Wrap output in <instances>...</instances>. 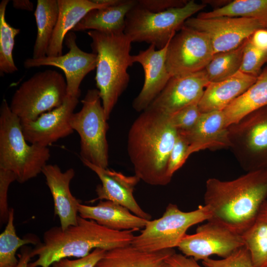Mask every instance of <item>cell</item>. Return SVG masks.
I'll return each instance as SVG.
<instances>
[{
  "instance_id": "cell-1",
  "label": "cell",
  "mask_w": 267,
  "mask_h": 267,
  "mask_svg": "<svg viewBox=\"0 0 267 267\" xmlns=\"http://www.w3.org/2000/svg\"><path fill=\"white\" fill-rule=\"evenodd\" d=\"M267 198V170L247 172L231 180L210 178L206 182L208 220L241 235L254 223Z\"/></svg>"
},
{
  "instance_id": "cell-2",
  "label": "cell",
  "mask_w": 267,
  "mask_h": 267,
  "mask_svg": "<svg viewBox=\"0 0 267 267\" xmlns=\"http://www.w3.org/2000/svg\"><path fill=\"white\" fill-rule=\"evenodd\" d=\"M178 135L169 116L148 109L142 112L130 128L127 149L135 175L144 182L164 186L171 179L167 168Z\"/></svg>"
},
{
  "instance_id": "cell-3",
  "label": "cell",
  "mask_w": 267,
  "mask_h": 267,
  "mask_svg": "<svg viewBox=\"0 0 267 267\" xmlns=\"http://www.w3.org/2000/svg\"><path fill=\"white\" fill-rule=\"evenodd\" d=\"M134 231L111 229L78 215L76 224L64 230L53 226L44 232L43 242L31 252V258H38L28 267H50L63 259L85 257L96 249L108 251L131 245Z\"/></svg>"
},
{
  "instance_id": "cell-4",
  "label": "cell",
  "mask_w": 267,
  "mask_h": 267,
  "mask_svg": "<svg viewBox=\"0 0 267 267\" xmlns=\"http://www.w3.org/2000/svg\"><path fill=\"white\" fill-rule=\"evenodd\" d=\"M92 52L97 55L95 80L108 120L130 81L127 70L134 63L131 39L124 32L89 30Z\"/></svg>"
},
{
  "instance_id": "cell-5",
  "label": "cell",
  "mask_w": 267,
  "mask_h": 267,
  "mask_svg": "<svg viewBox=\"0 0 267 267\" xmlns=\"http://www.w3.org/2000/svg\"><path fill=\"white\" fill-rule=\"evenodd\" d=\"M50 157L47 147L27 143L20 119L3 99L0 108V168L12 172L22 183L42 173Z\"/></svg>"
},
{
  "instance_id": "cell-6",
  "label": "cell",
  "mask_w": 267,
  "mask_h": 267,
  "mask_svg": "<svg viewBox=\"0 0 267 267\" xmlns=\"http://www.w3.org/2000/svg\"><path fill=\"white\" fill-rule=\"evenodd\" d=\"M205 5L193 0L183 6L153 12L136 4L127 13L124 33L133 42H145L160 49L166 46L185 21Z\"/></svg>"
},
{
  "instance_id": "cell-7",
  "label": "cell",
  "mask_w": 267,
  "mask_h": 267,
  "mask_svg": "<svg viewBox=\"0 0 267 267\" xmlns=\"http://www.w3.org/2000/svg\"><path fill=\"white\" fill-rule=\"evenodd\" d=\"M67 95L62 74L48 69L37 72L24 82L14 93L9 107L21 121H34L60 106Z\"/></svg>"
},
{
  "instance_id": "cell-8",
  "label": "cell",
  "mask_w": 267,
  "mask_h": 267,
  "mask_svg": "<svg viewBox=\"0 0 267 267\" xmlns=\"http://www.w3.org/2000/svg\"><path fill=\"white\" fill-rule=\"evenodd\" d=\"M211 217L209 207L200 205L190 212H183L170 203L163 216L148 221L141 233L134 236L131 245L147 252L158 251L178 247L191 226L208 221Z\"/></svg>"
},
{
  "instance_id": "cell-9",
  "label": "cell",
  "mask_w": 267,
  "mask_h": 267,
  "mask_svg": "<svg viewBox=\"0 0 267 267\" xmlns=\"http://www.w3.org/2000/svg\"><path fill=\"white\" fill-rule=\"evenodd\" d=\"M81 109L74 113L70 125L80 137L81 159L101 168L108 165V145L106 138L109 129L99 92L89 89L82 100Z\"/></svg>"
},
{
  "instance_id": "cell-10",
  "label": "cell",
  "mask_w": 267,
  "mask_h": 267,
  "mask_svg": "<svg viewBox=\"0 0 267 267\" xmlns=\"http://www.w3.org/2000/svg\"><path fill=\"white\" fill-rule=\"evenodd\" d=\"M229 148L247 172L267 170V106L227 128Z\"/></svg>"
},
{
  "instance_id": "cell-11",
  "label": "cell",
  "mask_w": 267,
  "mask_h": 267,
  "mask_svg": "<svg viewBox=\"0 0 267 267\" xmlns=\"http://www.w3.org/2000/svg\"><path fill=\"white\" fill-rule=\"evenodd\" d=\"M214 55L208 36L184 25L169 44L166 67L172 77L190 74L205 69Z\"/></svg>"
},
{
  "instance_id": "cell-12",
  "label": "cell",
  "mask_w": 267,
  "mask_h": 267,
  "mask_svg": "<svg viewBox=\"0 0 267 267\" xmlns=\"http://www.w3.org/2000/svg\"><path fill=\"white\" fill-rule=\"evenodd\" d=\"M195 233L186 234L178 248L182 254L196 261L213 255L225 258L244 246L241 235L217 222L208 220Z\"/></svg>"
},
{
  "instance_id": "cell-13",
  "label": "cell",
  "mask_w": 267,
  "mask_h": 267,
  "mask_svg": "<svg viewBox=\"0 0 267 267\" xmlns=\"http://www.w3.org/2000/svg\"><path fill=\"white\" fill-rule=\"evenodd\" d=\"M184 25L205 34L210 41L214 54L237 48L256 30L263 28L255 19L229 16L191 17Z\"/></svg>"
},
{
  "instance_id": "cell-14",
  "label": "cell",
  "mask_w": 267,
  "mask_h": 267,
  "mask_svg": "<svg viewBox=\"0 0 267 267\" xmlns=\"http://www.w3.org/2000/svg\"><path fill=\"white\" fill-rule=\"evenodd\" d=\"M77 36L73 31L66 35L65 44L68 52L58 56H48L26 59L24 66L26 68L52 66L61 69L65 76L67 94L80 97V86L86 75L96 68L97 55L95 53L83 51L77 45Z\"/></svg>"
},
{
  "instance_id": "cell-15",
  "label": "cell",
  "mask_w": 267,
  "mask_h": 267,
  "mask_svg": "<svg viewBox=\"0 0 267 267\" xmlns=\"http://www.w3.org/2000/svg\"><path fill=\"white\" fill-rule=\"evenodd\" d=\"M78 96L67 94L59 107L41 115L36 120L21 121L23 133L27 142L47 147L74 132L70 120L79 102Z\"/></svg>"
},
{
  "instance_id": "cell-16",
  "label": "cell",
  "mask_w": 267,
  "mask_h": 267,
  "mask_svg": "<svg viewBox=\"0 0 267 267\" xmlns=\"http://www.w3.org/2000/svg\"><path fill=\"white\" fill-rule=\"evenodd\" d=\"M209 83L205 69L190 74L172 77L146 109L170 116L186 106L198 104Z\"/></svg>"
},
{
  "instance_id": "cell-17",
  "label": "cell",
  "mask_w": 267,
  "mask_h": 267,
  "mask_svg": "<svg viewBox=\"0 0 267 267\" xmlns=\"http://www.w3.org/2000/svg\"><path fill=\"white\" fill-rule=\"evenodd\" d=\"M85 166L94 172L101 183L97 185V198L93 201L109 200L119 204L136 216L148 221L151 216L144 211L134 196L135 186L140 181L136 176H126L121 172L97 166L89 162L81 159Z\"/></svg>"
},
{
  "instance_id": "cell-18",
  "label": "cell",
  "mask_w": 267,
  "mask_h": 267,
  "mask_svg": "<svg viewBox=\"0 0 267 267\" xmlns=\"http://www.w3.org/2000/svg\"><path fill=\"white\" fill-rule=\"evenodd\" d=\"M170 41L161 49L156 50L155 46L151 44L147 49L133 55L134 63H139L144 73L143 87L132 104L134 109L137 112H142L147 108L172 78L166 64Z\"/></svg>"
},
{
  "instance_id": "cell-19",
  "label": "cell",
  "mask_w": 267,
  "mask_h": 267,
  "mask_svg": "<svg viewBox=\"0 0 267 267\" xmlns=\"http://www.w3.org/2000/svg\"><path fill=\"white\" fill-rule=\"evenodd\" d=\"M46 183L52 196L54 213L60 220V227L64 230L76 224L79 215L80 201L74 196L70 189V184L75 172L70 168L62 172L57 165H46L43 168Z\"/></svg>"
},
{
  "instance_id": "cell-20",
  "label": "cell",
  "mask_w": 267,
  "mask_h": 267,
  "mask_svg": "<svg viewBox=\"0 0 267 267\" xmlns=\"http://www.w3.org/2000/svg\"><path fill=\"white\" fill-rule=\"evenodd\" d=\"M228 127L223 111L202 113L194 127L188 132L178 133L187 140L188 155L206 149L229 146Z\"/></svg>"
},
{
  "instance_id": "cell-21",
  "label": "cell",
  "mask_w": 267,
  "mask_h": 267,
  "mask_svg": "<svg viewBox=\"0 0 267 267\" xmlns=\"http://www.w3.org/2000/svg\"><path fill=\"white\" fill-rule=\"evenodd\" d=\"M120 0H57L59 14L47 48L46 56L62 55L63 43L67 34L90 11L117 3Z\"/></svg>"
},
{
  "instance_id": "cell-22",
  "label": "cell",
  "mask_w": 267,
  "mask_h": 267,
  "mask_svg": "<svg viewBox=\"0 0 267 267\" xmlns=\"http://www.w3.org/2000/svg\"><path fill=\"white\" fill-rule=\"evenodd\" d=\"M78 213L83 218L93 220L106 227L118 231H136L143 228L148 222L126 207L109 200H100L94 206L80 203Z\"/></svg>"
},
{
  "instance_id": "cell-23",
  "label": "cell",
  "mask_w": 267,
  "mask_h": 267,
  "mask_svg": "<svg viewBox=\"0 0 267 267\" xmlns=\"http://www.w3.org/2000/svg\"><path fill=\"white\" fill-rule=\"evenodd\" d=\"M257 78L239 71L224 80L210 82L198 103L200 112L223 111L252 86Z\"/></svg>"
},
{
  "instance_id": "cell-24",
  "label": "cell",
  "mask_w": 267,
  "mask_h": 267,
  "mask_svg": "<svg viewBox=\"0 0 267 267\" xmlns=\"http://www.w3.org/2000/svg\"><path fill=\"white\" fill-rule=\"evenodd\" d=\"M175 253L174 249L144 251L131 244L106 251L95 267H172L166 260Z\"/></svg>"
},
{
  "instance_id": "cell-25",
  "label": "cell",
  "mask_w": 267,
  "mask_h": 267,
  "mask_svg": "<svg viewBox=\"0 0 267 267\" xmlns=\"http://www.w3.org/2000/svg\"><path fill=\"white\" fill-rule=\"evenodd\" d=\"M137 3L135 0H120L116 4L89 12L72 31L87 30L103 32H124L127 13Z\"/></svg>"
},
{
  "instance_id": "cell-26",
  "label": "cell",
  "mask_w": 267,
  "mask_h": 267,
  "mask_svg": "<svg viewBox=\"0 0 267 267\" xmlns=\"http://www.w3.org/2000/svg\"><path fill=\"white\" fill-rule=\"evenodd\" d=\"M267 106V69L257 76L255 82L223 110L227 127L245 116Z\"/></svg>"
},
{
  "instance_id": "cell-27",
  "label": "cell",
  "mask_w": 267,
  "mask_h": 267,
  "mask_svg": "<svg viewBox=\"0 0 267 267\" xmlns=\"http://www.w3.org/2000/svg\"><path fill=\"white\" fill-rule=\"evenodd\" d=\"M59 14L57 0H38L34 15L37 33L34 45L33 59L46 56L47 48Z\"/></svg>"
},
{
  "instance_id": "cell-28",
  "label": "cell",
  "mask_w": 267,
  "mask_h": 267,
  "mask_svg": "<svg viewBox=\"0 0 267 267\" xmlns=\"http://www.w3.org/2000/svg\"><path fill=\"white\" fill-rule=\"evenodd\" d=\"M254 267H267V200L252 226L242 235Z\"/></svg>"
},
{
  "instance_id": "cell-29",
  "label": "cell",
  "mask_w": 267,
  "mask_h": 267,
  "mask_svg": "<svg viewBox=\"0 0 267 267\" xmlns=\"http://www.w3.org/2000/svg\"><path fill=\"white\" fill-rule=\"evenodd\" d=\"M221 16L243 17L257 20L263 28L267 29V0H235L197 16L210 18Z\"/></svg>"
},
{
  "instance_id": "cell-30",
  "label": "cell",
  "mask_w": 267,
  "mask_h": 267,
  "mask_svg": "<svg viewBox=\"0 0 267 267\" xmlns=\"http://www.w3.org/2000/svg\"><path fill=\"white\" fill-rule=\"evenodd\" d=\"M14 220V210L10 208L6 226L0 235V267H16L18 259L16 253L18 249L27 244L40 243L36 237L21 238L17 236Z\"/></svg>"
},
{
  "instance_id": "cell-31",
  "label": "cell",
  "mask_w": 267,
  "mask_h": 267,
  "mask_svg": "<svg viewBox=\"0 0 267 267\" xmlns=\"http://www.w3.org/2000/svg\"><path fill=\"white\" fill-rule=\"evenodd\" d=\"M247 40L235 49L214 55L205 68L210 82L224 80L240 70Z\"/></svg>"
},
{
  "instance_id": "cell-32",
  "label": "cell",
  "mask_w": 267,
  "mask_h": 267,
  "mask_svg": "<svg viewBox=\"0 0 267 267\" xmlns=\"http://www.w3.org/2000/svg\"><path fill=\"white\" fill-rule=\"evenodd\" d=\"M8 0L0 3V74H12L18 70L13 58L15 38L20 29L11 26L5 19V11Z\"/></svg>"
},
{
  "instance_id": "cell-33",
  "label": "cell",
  "mask_w": 267,
  "mask_h": 267,
  "mask_svg": "<svg viewBox=\"0 0 267 267\" xmlns=\"http://www.w3.org/2000/svg\"><path fill=\"white\" fill-rule=\"evenodd\" d=\"M250 38L245 43L239 71L257 77L262 67L267 60V51L255 46L251 42Z\"/></svg>"
},
{
  "instance_id": "cell-34",
  "label": "cell",
  "mask_w": 267,
  "mask_h": 267,
  "mask_svg": "<svg viewBox=\"0 0 267 267\" xmlns=\"http://www.w3.org/2000/svg\"><path fill=\"white\" fill-rule=\"evenodd\" d=\"M201 113L198 104H192L170 116L169 119L178 133H184L194 127Z\"/></svg>"
},
{
  "instance_id": "cell-35",
  "label": "cell",
  "mask_w": 267,
  "mask_h": 267,
  "mask_svg": "<svg viewBox=\"0 0 267 267\" xmlns=\"http://www.w3.org/2000/svg\"><path fill=\"white\" fill-rule=\"evenodd\" d=\"M202 263L205 267H254L249 251L245 246L225 258L215 260L209 258Z\"/></svg>"
},
{
  "instance_id": "cell-36",
  "label": "cell",
  "mask_w": 267,
  "mask_h": 267,
  "mask_svg": "<svg viewBox=\"0 0 267 267\" xmlns=\"http://www.w3.org/2000/svg\"><path fill=\"white\" fill-rule=\"evenodd\" d=\"M188 149L189 145L186 139L178 133L168 164L167 175L171 179L174 173L183 166L189 157Z\"/></svg>"
},
{
  "instance_id": "cell-37",
  "label": "cell",
  "mask_w": 267,
  "mask_h": 267,
  "mask_svg": "<svg viewBox=\"0 0 267 267\" xmlns=\"http://www.w3.org/2000/svg\"><path fill=\"white\" fill-rule=\"evenodd\" d=\"M16 180L12 172L0 168V221L1 223L7 222L10 208L7 202V193L11 183Z\"/></svg>"
},
{
  "instance_id": "cell-38",
  "label": "cell",
  "mask_w": 267,
  "mask_h": 267,
  "mask_svg": "<svg viewBox=\"0 0 267 267\" xmlns=\"http://www.w3.org/2000/svg\"><path fill=\"white\" fill-rule=\"evenodd\" d=\"M106 251L103 249H96L87 256L76 260L61 259L54 262L51 267H95Z\"/></svg>"
},
{
  "instance_id": "cell-39",
  "label": "cell",
  "mask_w": 267,
  "mask_h": 267,
  "mask_svg": "<svg viewBox=\"0 0 267 267\" xmlns=\"http://www.w3.org/2000/svg\"><path fill=\"white\" fill-rule=\"evenodd\" d=\"M187 0H138V3L153 12H160L168 9L183 6Z\"/></svg>"
},
{
  "instance_id": "cell-40",
  "label": "cell",
  "mask_w": 267,
  "mask_h": 267,
  "mask_svg": "<svg viewBox=\"0 0 267 267\" xmlns=\"http://www.w3.org/2000/svg\"><path fill=\"white\" fill-rule=\"evenodd\" d=\"M166 262L172 267H205L199 265L197 261L192 257L176 253L168 257Z\"/></svg>"
},
{
  "instance_id": "cell-41",
  "label": "cell",
  "mask_w": 267,
  "mask_h": 267,
  "mask_svg": "<svg viewBox=\"0 0 267 267\" xmlns=\"http://www.w3.org/2000/svg\"><path fill=\"white\" fill-rule=\"evenodd\" d=\"M252 44L258 48L267 51V29L256 30L250 38Z\"/></svg>"
},
{
  "instance_id": "cell-42",
  "label": "cell",
  "mask_w": 267,
  "mask_h": 267,
  "mask_svg": "<svg viewBox=\"0 0 267 267\" xmlns=\"http://www.w3.org/2000/svg\"><path fill=\"white\" fill-rule=\"evenodd\" d=\"M31 249L29 247L23 246L18 256V263L16 267H28L31 261Z\"/></svg>"
},
{
  "instance_id": "cell-43",
  "label": "cell",
  "mask_w": 267,
  "mask_h": 267,
  "mask_svg": "<svg viewBox=\"0 0 267 267\" xmlns=\"http://www.w3.org/2000/svg\"><path fill=\"white\" fill-rule=\"evenodd\" d=\"M12 5L16 9L30 11H33L34 8L33 3L29 0H14Z\"/></svg>"
}]
</instances>
